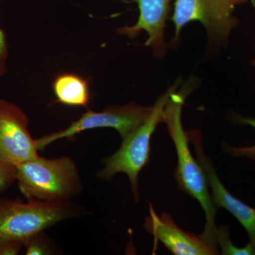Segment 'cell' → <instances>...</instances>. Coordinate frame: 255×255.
<instances>
[{
  "label": "cell",
  "instance_id": "obj_1",
  "mask_svg": "<svg viewBox=\"0 0 255 255\" xmlns=\"http://www.w3.org/2000/svg\"><path fill=\"white\" fill-rule=\"evenodd\" d=\"M193 86H184L171 95L164 110V122L167 127L177 155V164L174 172L177 187L180 191L199 201L205 213L206 223L200 236L212 249L218 248L216 216L218 208L211 199V191L204 169L193 157L189 149L187 131L182 122V107Z\"/></svg>",
  "mask_w": 255,
  "mask_h": 255
},
{
  "label": "cell",
  "instance_id": "obj_15",
  "mask_svg": "<svg viewBox=\"0 0 255 255\" xmlns=\"http://www.w3.org/2000/svg\"><path fill=\"white\" fill-rule=\"evenodd\" d=\"M16 167L0 160V193L4 192L16 182Z\"/></svg>",
  "mask_w": 255,
  "mask_h": 255
},
{
  "label": "cell",
  "instance_id": "obj_13",
  "mask_svg": "<svg viewBox=\"0 0 255 255\" xmlns=\"http://www.w3.org/2000/svg\"><path fill=\"white\" fill-rule=\"evenodd\" d=\"M218 246L221 248L223 255H255V249L251 243H248L244 248H238L233 244L230 239V229L227 226H221L217 230Z\"/></svg>",
  "mask_w": 255,
  "mask_h": 255
},
{
  "label": "cell",
  "instance_id": "obj_7",
  "mask_svg": "<svg viewBox=\"0 0 255 255\" xmlns=\"http://www.w3.org/2000/svg\"><path fill=\"white\" fill-rule=\"evenodd\" d=\"M28 118L18 105L0 99V160L16 167L36 158V139L28 130Z\"/></svg>",
  "mask_w": 255,
  "mask_h": 255
},
{
  "label": "cell",
  "instance_id": "obj_5",
  "mask_svg": "<svg viewBox=\"0 0 255 255\" xmlns=\"http://www.w3.org/2000/svg\"><path fill=\"white\" fill-rule=\"evenodd\" d=\"M250 0H174L171 21L174 23L172 43H176L183 28L191 21H199L207 35L206 56L226 46L239 19L234 16L236 6Z\"/></svg>",
  "mask_w": 255,
  "mask_h": 255
},
{
  "label": "cell",
  "instance_id": "obj_8",
  "mask_svg": "<svg viewBox=\"0 0 255 255\" xmlns=\"http://www.w3.org/2000/svg\"><path fill=\"white\" fill-rule=\"evenodd\" d=\"M188 140L194 146L196 159L205 172L211 199L217 208L227 210L246 230L249 243L255 249V208L247 205L231 194L220 180L214 162L206 155L203 146V135L199 130L193 129L187 131Z\"/></svg>",
  "mask_w": 255,
  "mask_h": 255
},
{
  "label": "cell",
  "instance_id": "obj_2",
  "mask_svg": "<svg viewBox=\"0 0 255 255\" xmlns=\"http://www.w3.org/2000/svg\"><path fill=\"white\" fill-rule=\"evenodd\" d=\"M16 170L18 189L26 199L71 201L83 188L78 167L68 156L47 159L39 155L18 164Z\"/></svg>",
  "mask_w": 255,
  "mask_h": 255
},
{
  "label": "cell",
  "instance_id": "obj_3",
  "mask_svg": "<svg viewBox=\"0 0 255 255\" xmlns=\"http://www.w3.org/2000/svg\"><path fill=\"white\" fill-rule=\"evenodd\" d=\"M181 83L180 79H177L173 85L159 96L153 105L150 117L123 139L117 152L103 159V168L97 172V177L106 181L112 180L118 173L127 174L135 202L140 200L139 173L150 160L151 137L157 126L163 123L164 107L171 95L177 91Z\"/></svg>",
  "mask_w": 255,
  "mask_h": 255
},
{
  "label": "cell",
  "instance_id": "obj_11",
  "mask_svg": "<svg viewBox=\"0 0 255 255\" xmlns=\"http://www.w3.org/2000/svg\"><path fill=\"white\" fill-rule=\"evenodd\" d=\"M53 89L57 102L62 105L87 107L90 102L88 81L80 75L61 74L55 79Z\"/></svg>",
  "mask_w": 255,
  "mask_h": 255
},
{
  "label": "cell",
  "instance_id": "obj_12",
  "mask_svg": "<svg viewBox=\"0 0 255 255\" xmlns=\"http://www.w3.org/2000/svg\"><path fill=\"white\" fill-rule=\"evenodd\" d=\"M26 255H49L56 254V247L44 233L41 231L33 235L23 242Z\"/></svg>",
  "mask_w": 255,
  "mask_h": 255
},
{
  "label": "cell",
  "instance_id": "obj_6",
  "mask_svg": "<svg viewBox=\"0 0 255 255\" xmlns=\"http://www.w3.org/2000/svg\"><path fill=\"white\" fill-rule=\"evenodd\" d=\"M153 105L142 106L131 102L124 105L108 106L102 112L87 110L66 128L36 139L38 150H43L52 142L72 138L80 132L100 128H112L122 139L141 125L150 117Z\"/></svg>",
  "mask_w": 255,
  "mask_h": 255
},
{
  "label": "cell",
  "instance_id": "obj_16",
  "mask_svg": "<svg viewBox=\"0 0 255 255\" xmlns=\"http://www.w3.org/2000/svg\"><path fill=\"white\" fill-rule=\"evenodd\" d=\"M23 247L22 242L0 237V255H18Z\"/></svg>",
  "mask_w": 255,
  "mask_h": 255
},
{
  "label": "cell",
  "instance_id": "obj_17",
  "mask_svg": "<svg viewBox=\"0 0 255 255\" xmlns=\"http://www.w3.org/2000/svg\"><path fill=\"white\" fill-rule=\"evenodd\" d=\"M1 0H0L1 3ZM8 46L6 42V33L0 28V77L4 75L7 72L6 60H7Z\"/></svg>",
  "mask_w": 255,
  "mask_h": 255
},
{
  "label": "cell",
  "instance_id": "obj_4",
  "mask_svg": "<svg viewBox=\"0 0 255 255\" xmlns=\"http://www.w3.org/2000/svg\"><path fill=\"white\" fill-rule=\"evenodd\" d=\"M82 210L71 201L0 198V237L23 242L65 220L78 217Z\"/></svg>",
  "mask_w": 255,
  "mask_h": 255
},
{
  "label": "cell",
  "instance_id": "obj_9",
  "mask_svg": "<svg viewBox=\"0 0 255 255\" xmlns=\"http://www.w3.org/2000/svg\"><path fill=\"white\" fill-rule=\"evenodd\" d=\"M172 1L174 0H135L139 9L137 22L132 26L118 28L117 33L135 38L142 31H145L147 38L144 45L150 48L155 58L162 59L169 48L165 40V28Z\"/></svg>",
  "mask_w": 255,
  "mask_h": 255
},
{
  "label": "cell",
  "instance_id": "obj_10",
  "mask_svg": "<svg viewBox=\"0 0 255 255\" xmlns=\"http://www.w3.org/2000/svg\"><path fill=\"white\" fill-rule=\"evenodd\" d=\"M150 216L145 218L144 227L156 241L161 242L174 255H219L201 238L181 229L167 212L156 214L150 204Z\"/></svg>",
  "mask_w": 255,
  "mask_h": 255
},
{
  "label": "cell",
  "instance_id": "obj_14",
  "mask_svg": "<svg viewBox=\"0 0 255 255\" xmlns=\"http://www.w3.org/2000/svg\"><path fill=\"white\" fill-rule=\"evenodd\" d=\"M252 65L255 66V60L252 62ZM233 122L240 124H247L251 126L255 129V119L251 117H243L236 115L232 117ZM223 150L228 155L233 157H248L255 160V145L246 147H232L228 144L223 143Z\"/></svg>",
  "mask_w": 255,
  "mask_h": 255
}]
</instances>
